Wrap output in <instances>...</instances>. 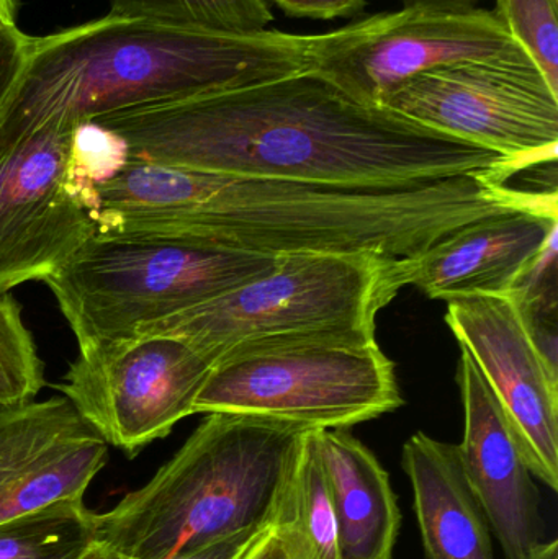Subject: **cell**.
<instances>
[{
  "instance_id": "19",
  "label": "cell",
  "mask_w": 558,
  "mask_h": 559,
  "mask_svg": "<svg viewBox=\"0 0 558 559\" xmlns=\"http://www.w3.org/2000/svg\"><path fill=\"white\" fill-rule=\"evenodd\" d=\"M95 538V512L61 502L0 524V559H81Z\"/></svg>"
},
{
  "instance_id": "2",
  "label": "cell",
  "mask_w": 558,
  "mask_h": 559,
  "mask_svg": "<svg viewBox=\"0 0 558 559\" xmlns=\"http://www.w3.org/2000/svg\"><path fill=\"white\" fill-rule=\"evenodd\" d=\"M130 159L229 176L392 186L462 174H518L510 159L382 105L314 71L95 118Z\"/></svg>"
},
{
  "instance_id": "30",
  "label": "cell",
  "mask_w": 558,
  "mask_h": 559,
  "mask_svg": "<svg viewBox=\"0 0 558 559\" xmlns=\"http://www.w3.org/2000/svg\"><path fill=\"white\" fill-rule=\"evenodd\" d=\"M19 9V0H0V25L16 28Z\"/></svg>"
},
{
  "instance_id": "12",
  "label": "cell",
  "mask_w": 558,
  "mask_h": 559,
  "mask_svg": "<svg viewBox=\"0 0 558 559\" xmlns=\"http://www.w3.org/2000/svg\"><path fill=\"white\" fill-rule=\"evenodd\" d=\"M446 322L503 406L534 478L558 491V377L508 295L448 301Z\"/></svg>"
},
{
  "instance_id": "11",
  "label": "cell",
  "mask_w": 558,
  "mask_h": 559,
  "mask_svg": "<svg viewBox=\"0 0 558 559\" xmlns=\"http://www.w3.org/2000/svg\"><path fill=\"white\" fill-rule=\"evenodd\" d=\"M74 128H39L0 156V293L58 271L97 233L95 187L72 156Z\"/></svg>"
},
{
  "instance_id": "29",
  "label": "cell",
  "mask_w": 558,
  "mask_h": 559,
  "mask_svg": "<svg viewBox=\"0 0 558 559\" xmlns=\"http://www.w3.org/2000/svg\"><path fill=\"white\" fill-rule=\"evenodd\" d=\"M81 559H138L128 557V555L120 554V551L114 550V548L107 547V545L100 544L95 540L88 545L87 550L84 551Z\"/></svg>"
},
{
  "instance_id": "9",
  "label": "cell",
  "mask_w": 558,
  "mask_h": 559,
  "mask_svg": "<svg viewBox=\"0 0 558 559\" xmlns=\"http://www.w3.org/2000/svg\"><path fill=\"white\" fill-rule=\"evenodd\" d=\"M212 368L182 338L133 335L81 348L58 390L108 445L134 459L192 416Z\"/></svg>"
},
{
  "instance_id": "26",
  "label": "cell",
  "mask_w": 558,
  "mask_h": 559,
  "mask_svg": "<svg viewBox=\"0 0 558 559\" xmlns=\"http://www.w3.org/2000/svg\"><path fill=\"white\" fill-rule=\"evenodd\" d=\"M239 559H295L290 544L278 525L265 528Z\"/></svg>"
},
{
  "instance_id": "10",
  "label": "cell",
  "mask_w": 558,
  "mask_h": 559,
  "mask_svg": "<svg viewBox=\"0 0 558 559\" xmlns=\"http://www.w3.org/2000/svg\"><path fill=\"white\" fill-rule=\"evenodd\" d=\"M383 107L497 151L520 173L557 163L558 94L536 64L442 66L403 84Z\"/></svg>"
},
{
  "instance_id": "4",
  "label": "cell",
  "mask_w": 558,
  "mask_h": 559,
  "mask_svg": "<svg viewBox=\"0 0 558 559\" xmlns=\"http://www.w3.org/2000/svg\"><path fill=\"white\" fill-rule=\"evenodd\" d=\"M311 429L249 414H206L179 452L111 511L95 540L138 559H174L277 522Z\"/></svg>"
},
{
  "instance_id": "31",
  "label": "cell",
  "mask_w": 558,
  "mask_h": 559,
  "mask_svg": "<svg viewBox=\"0 0 558 559\" xmlns=\"http://www.w3.org/2000/svg\"><path fill=\"white\" fill-rule=\"evenodd\" d=\"M527 559H558V542L553 540L549 544H541Z\"/></svg>"
},
{
  "instance_id": "16",
  "label": "cell",
  "mask_w": 558,
  "mask_h": 559,
  "mask_svg": "<svg viewBox=\"0 0 558 559\" xmlns=\"http://www.w3.org/2000/svg\"><path fill=\"white\" fill-rule=\"evenodd\" d=\"M426 559H495L491 528L458 445L418 432L403 445Z\"/></svg>"
},
{
  "instance_id": "25",
  "label": "cell",
  "mask_w": 558,
  "mask_h": 559,
  "mask_svg": "<svg viewBox=\"0 0 558 559\" xmlns=\"http://www.w3.org/2000/svg\"><path fill=\"white\" fill-rule=\"evenodd\" d=\"M287 15L331 20L363 12L366 0H275Z\"/></svg>"
},
{
  "instance_id": "7",
  "label": "cell",
  "mask_w": 558,
  "mask_h": 559,
  "mask_svg": "<svg viewBox=\"0 0 558 559\" xmlns=\"http://www.w3.org/2000/svg\"><path fill=\"white\" fill-rule=\"evenodd\" d=\"M403 406L395 365L377 341L287 342L223 358L193 414L269 417L307 429H349Z\"/></svg>"
},
{
  "instance_id": "28",
  "label": "cell",
  "mask_w": 558,
  "mask_h": 559,
  "mask_svg": "<svg viewBox=\"0 0 558 559\" xmlns=\"http://www.w3.org/2000/svg\"><path fill=\"white\" fill-rule=\"evenodd\" d=\"M477 2L478 0H403L405 9L446 10V12L475 9Z\"/></svg>"
},
{
  "instance_id": "23",
  "label": "cell",
  "mask_w": 558,
  "mask_h": 559,
  "mask_svg": "<svg viewBox=\"0 0 558 559\" xmlns=\"http://www.w3.org/2000/svg\"><path fill=\"white\" fill-rule=\"evenodd\" d=\"M72 156L82 176L94 187L114 177L130 159L124 141L95 121L74 128Z\"/></svg>"
},
{
  "instance_id": "20",
  "label": "cell",
  "mask_w": 558,
  "mask_h": 559,
  "mask_svg": "<svg viewBox=\"0 0 558 559\" xmlns=\"http://www.w3.org/2000/svg\"><path fill=\"white\" fill-rule=\"evenodd\" d=\"M108 15L212 32H259L274 20L265 0H110Z\"/></svg>"
},
{
  "instance_id": "8",
  "label": "cell",
  "mask_w": 558,
  "mask_h": 559,
  "mask_svg": "<svg viewBox=\"0 0 558 559\" xmlns=\"http://www.w3.org/2000/svg\"><path fill=\"white\" fill-rule=\"evenodd\" d=\"M534 64L495 12L403 9L311 35L308 71L382 105L423 72L458 62Z\"/></svg>"
},
{
  "instance_id": "6",
  "label": "cell",
  "mask_w": 558,
  "mask_h": 559,
  "mask_svg": "<svg viewBox=\"0 0 558 559\" xmlns=\"http://www.w3.org/2000/svg\"><path fill=\"white\" fill-rule=\"evenodd\" d=\"M275 261L186 239L95 233L43 282L81 350L219 298Z\"/></svg>"
},
{
  "instance_id": "14",
  "label": "cell",
  "mask_w": 558,
  "mask_h": 559,
  "mask_svg": "<svg viewBox=\"0 0 558 559\" xmlns=\"http://www.w3.org/2000/svg\"><path fill=\"white\" fill-rule=\"evenodd\" d=\"M464 404L462 466L504 559H527L543 542L541 492L513 426L467 350L458 374Z\"/></svg>"
},
{
  "instance_id": "21",
  "label": "cell",
  "mask_w": 558,
  "mask_h": 559,
  "mask_svg": "<svg viewBox=\"0 0 558 559\" xmlns=\"http://www.w3.org/2000/svg\"><path fill=\"white\" fill-rule=\"evenodd\" d=\"M45 384V364L22 306L10 292L0 293V406L32 403Z\"/></svg>"
},
{
  "instance_id": "27",
  "label": "cell",
  "mask_w": 558,
  "mask_h": 559,
  "mask_svg": "<svg viewBox=\"0 0 558 559\" xmlns=\"http://www.w3.org/2000/svg\"><path fill=\"white\" fill-rule=\"evenodd\" d=\"M262 532H242L174 559H239Z\"/></svg>"
},
{
  "instance_id": "1",
  "label": "cell",
  "mask_w": 558,
  "mask_h": 559,
  "mask_svg": "<svg viewBox=\"0 0 558 559\" xmlns=\"http://www.w3.org/2000/svg\"><path fill=\"white\" fill-rule=\"evenodd\" d=\"M97 233L186 239L246 254H366L405 261L458 229L530 209L495 174L392 186L229 176L128 159L95 187Z\"/></svg>"
},
{
  "instance_id": "18",
  "label": "cell",
  "mask_w": 558,
  "mask_h": 559,
  "mask_svg": "<svg viewBox=\"0 0 558 559\" xmlns=\"http://www.w3.org/2000/svg\"><path fill=\"white\" fill-rule=\"evenodd\" d=\"M314 430L305 437L297 472L275 525L284 531L295 559H341L336 519Z\"/></svg>"
},
{
  "instance_id": "5",
  "label": "cell",
  "mask_w": 558,
  "mask_h": 559,
  "mask_svg": "<svg viewBox=\"0 0 558 559\" xmlns=\"http://www.w3.org/2000/svg\"><path fill=\"white\" fill-rule=\"evenodd\" d=\"M395 264L366 254L281 255L262 277L134 335L182 338L213 367L231 355L287 342L377 341V314L400 293Z\"/></svg>"
},
{
  "instance_id": "13",
  "label": "cell",
  "mask_w": 558,
  "mask_h": 559,
  "mask_svg": "<svg viewBox=\"0 0 558 559\" xmlns=\"http://www.w3.org/2000/svg\"><path fill=\"white\" fill-rule=\"evenodd\" d=\"M108 447L64 396L0 406V524L84 501Z\"/></svg>"
},
{
  "instance_id": "22",
  "label": "cell",
  "mask_w": 558,
  "mask_h": 559,
  "mask_svg": "<svg viewBox=\"0 0 558 559\" xmlns=\"http://www.w3.org/2000/svg\"><path fill=\"white\" fill-rule=\"evenodd\" d=\"M558 0H497L495 15L558 94Z\"/></svg>"
},
{
  "instance_id": "15",
  "label": "cell",
  "mask_w": 558,
  "mask_h": 559,
  "mask_svg": "<svg viewBox=\"0 0 558 559\" xmlns=\"http://www.w3.org/2000/svg\"><path fill=\"white\" fill-rule=\"evenodd\" d=\"M558 228V212L520 209L458 229L416 258L396 262V289L416 286L428 298L508 295L518 275Z\"/></svg>"
},
{
  "instance_id": "17",
  "label": "cell",
  "mask_w": 558,
  "mask_h": 559,
  "mask_svg": "<svg viewBox=\"0 0 558 559\" xmlns=\"http://www.w3.org/2000/svg\"><path fill=\"white\" fill-rule=\"evenodd\" d=\"M341 559H392L402 514L389 473L346 429H317Z\"/></svg>"
},
{
  "instance_id": "3",
  "label": "cell",
  "mask_w": 558,
  "mask_h": 559,
  "mask_svg": "<svg viewBox=\"0 0 558 559\" xmlns=\"http://www.w3.org/2000/svg\"><path fill=\"white\" fill-rule=\"evenodd\" d=\"M311 35L233 33L105 15L29 36L0 105V156L39 128L249 87L308 69Z\"/></svg>"
},
{
  "instance_id": "24",
  "label": "cell",
  "mask_w": 558,
  "mask_h": 559,
  "mask_svg": "<svg viewBox=\"0 0 558 559\" xmlns=\"http://www.w3.org/2000/svg\"><path fill=\"white\" fill-rule=\"evenodd\" d=\"M29 36L16 28L0 25V105L12 91L25 64Z\"/></svg>"
}]
</instances>
